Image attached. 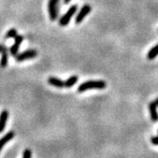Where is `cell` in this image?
Instances as JSON below:
<instances>
[{
    "instance_id": "6da1fadb",
    "label": "cell",
    "mask_w": 158,
    "mask_h": 158,
    "mask_svg": "<svg viewBox=\"0 0 158 158\" xmlns=\"http://www.w3.org/2000/svg\"><path fill=\"white\" fill-rule=\"evenodd\" d=\"M106 85V83L103 80H88L79 85L77 91L84 92L88 90H104Z\"/></svg>"
},
{
    "instance_id": "7a4b0ae2",
    "label": "cell",
    "mask_w": 158,
    "mask_h": 158,
    "mask_svg": "<svg viewBox=\"0 0 158 158\" xmlns=\"http://www.w3.org/2000/svg\"><path fill=\"white\" fill-rule=\"evenodd\" d=\"M59 3L60 0H48V9L51 21H56L59 16Z\"/></svg>"
},
{
    "instance_id": "3957f363",
    "label": "cell",
    "mask_w": 158,
    "mask_h": 158,
    "mask_svg": "<svg viewBox=\"0 0 158 158\" xmlns=\"http://www.w3.org/2000/svg\"><path fill=\"white\" fill-rule=\"evenodd\" d=\"M77 9H78L77 5H73V6H70L69 8L68 11H66V13L63 14L62 17L60 18V19H59V25L61 27H66V26H68L69 23L71 20L72 17H73L74 15H75V13L77 11Z\"/></svg>"
},
{
    "instance_id": "277c9868",
    "label": "cell",
    "mask_w": 158,
    "mask_h": 158,
    "mask_svg": "<svg viewBox=\"0 0 158 158\" xmlns=\"http://www.w3.org/2000/svg\"><path fill=\"white\" fill-rule=\"evenodd\" d=\"M38 55V52L35 49H27V50L23 51L22 53H19L16 56V61L18 62H24V61H27L28 59H32L34 57L37 56Z\"/></svg>"
},
{
    "instance_id": "5b68a950",
    "label": "cell",
    "mask_w": 158,
    "mask_h": 158,
    "mask_svg": "<svg viewBox=\"0 0 158 158\" xmlns=\"http://www.w3.org/2000/svg\"><path fill=\"white\" fill-rule=\"evenodd\" d=\"M90 11H91V7H90V5H85L77 13V17L75 19V23L76 24H80L85 19V18L90 13Z\"/></svg>"
},
{
    "instance_id": "8992f818",
    "label": "cell",
    "mask_w": 158,
    "mask_h": 158,
    "mask_svg": "<svg viewBox=\"0 0 158 158\" xmlns=\"http://www.w3.org/2000/svg\"><path fill=\"white\" fill-rule=\"evenodd\" d=\"M23 40H24V36H22V35H17L14 38V43L10 48V54H11V56L16 57L18 53H19V46L23 42Z\"/></svg>"
},
{
    "instance_id": "52a82bcc",
    "label": "cell",
    "mask_w": 158,
    "mask_h": 158,
    "mask_svg": "<svg viewBox=\"0 0 158 158\" xmlns=\"http://www.w3.org/2000/svg\"><path fill=\"white\" fill-rule=\"evenodd\" d=\"M8 60H9V50L6 46L3 47L1 51V59H0V67L6 68L8 65Z\"/></svg>"
},
{
    "instance_id": "ba28073f",
    "label": "cell",
    "mask_w": 158,
    "mask_h": 158,
    "mask_svg": "<svg viewBox=\"0 0 158 158\" xmlns=\"http://www.w3.org/2000/svg\"><path fill=\"white\" fill-rule=\"evenodd\" d=\"M149 108V113L151 116V119L153 121H157L158 120V113H157V105L155 101H152L148 105Z\"/></svg>"
},
{
    "instance_id": "9c48e42d",
    "label": "cell",
    "mask_w": 158,
    "mask_h": 158,
    "mask_svg": "<svg viewBox=\"0 0 158 158\" xmlns=\"http://www.w3.org/2000/svg\"><path fill=\"white\" fill-rule=\"evenodd\" d=\"M48 83L54 87H56L59 89H62L64 87V81H62V79L56 77H50L48 78Z\"/></svg>"
},
{
    "instance_id": "30bf717a",
    "label": "cell",
    "mask_w": 158,
    "mask_h": 158,
    "mask_svg": "<svg viewBox=\"0 0 158 158\" xmlns=\"http://www.w3.org/2000/svg\"><path fill=\"white\" fill-rule=\"evenodd\" d=\"M9 117V113L7 110L2 111V113H0V134L3 133V131L6 128V122Z\"/></svg>"
},
{
    "instance_id": "8fae6325",
    "label": "cell",
    "mask_w": 158,
    "mask_h": 158,
    "mask_svg": "<svg viewBox=\"0 0 158 158\" xmlns=\"http://www.w3.org/2000/svg\"><path fill=\"white\" fill-rule=\"evenodd\" d=\"M14 136H15V133L13 131H10L6 134V135H4L0 139V152L2 150V148H4V146L7 142H9L11 140H12Z\"/></svg>"
},
{
    "instance_id": "7c38bea8",
    "label": "cell",
    "mask_w": 158,
    "mask_h": 158,
    "mask_svg": "<svg viewBox=\"0 0 158 158\" xmlns=\"http://www.w3.org/2000/svg\"><path fill=\"white\" fill-rule=\"evenodd\" d=\"M77 81H78V77H77V76H76V75L71 76V77H69L67 80L64 81V87H66V88H70V87H72L73 85H76V83H77Z\"/></svg>"
},
{
    "instance_id": "4fadbf2b",
    "label": "cell",
    "mask_w": 158,
    "mask_h": 158,
    "mask_svg": "<svg viewBox=\"0 0 158 158\" xmlns=\"http://www.w3.org/2000/svg\"><path fill=\"white\" fill-rule=\"evenodd\" d=\"M158 56V44L157 45H156L155 47H153L152 48L149 50V52L148 53V59H149V60H153L154 58H156V57Z\"/></svg>"
},
{
    "instance_id": "5bb4252c",
    "label": "cell",
    "mask_w": 158,
    "mask_h": 158,
    "mask_svg": "<svg viewBox=\"0 0 158 158\" xmlns=\"http://www.w3.org/2000/svg\"><path fill=\"white\" fill-rule=\"evenodd\" d=\"M18 35V31L17 29L15 28H11L10 29L9 31H7V33L5 35V38L6 39H14L16 36Z\"/></svg>"
},
{
    "instance_id": "9a60e30c",
    "label": "cell",
    "mask_w": 158,
    "mask_h": 158,
    "mask_svg": "<svg viewBox=\"0 0 158 158\" xmlns=\"http://www.w3.org/2000/svg\"><path fill=\"white\" fill-rule=\"evenodd\" d=\"M23 158H32V151L29 148H26L23 153Z\"/></svg>"
},
{
    "instance_id": "2e32d148",
    "label": "cell",
    "mask_w": 158,
    "mask_h": 158,
    "mask_svg": "<svg viewBox=\"0 0 158 158\" xmlns=\"http://www.w3.org/2000/svg\"><path fill=\"white\" fill-rule=\"evenodd\" d=\"M151 142L154 145L158 146V136H152L151 137Z\"/></svg>"
},
{
    "instance_id": "e0dca14e",
    "label": "cell",
    "mask_w": 158,
    "mask_h": 158,
    "mask_svg": "<svg viewBox=\"0 0 158 158\" xmlns=\"http://www.w3.org/2000/svg\"><path fill=\"white\" fill-rule=\"evenodd\" d=\"M70 1H71V0H63V3H64L65 5H67V4H69Z\"/></svg>"
},
{
    "instance_id": "ac0fdd59",
    "label": "cell",
    "mask_w": 158,
    "mask_h": 158,
    "mask_svg": "<svg viewBox=\"0 0 158 158\" xmlns=\"http://www.w3.org/2000/svg\"><path fill=\"white\" fill-rule=\"evenodd\" d=\"M3 47H4V45H3V44H0V53H1V51H2V48H3Z\"/></svg>"
},
{
    "instance_id": "d6986e66",
    "label": "cell",
    "mask_w": 158,
    "mask_h": 158,
    "mask_svg": "<svg viewBox=\"0 0 158 158\" xmlns=\"http://www.w3.org/2000/svg\"><path fill=\"white\" fill-rule=\"evenodd\" d=\"M155 102L156 103V105H157V106H158V98H156V100H155Z\"/></svg>"
}]
</instances>
